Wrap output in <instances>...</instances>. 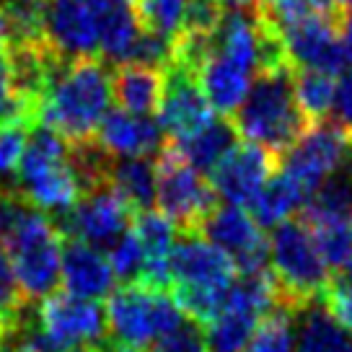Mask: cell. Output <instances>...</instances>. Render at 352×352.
<instances>
[{
  "label": "cell",
  "mask_w": 352,
  "mask_h": 352,
  "mask_svg": "<svg viewBox=\"0 0 352 352\" xmlns=\"http://www.w3.org/2000/svg\"><path fill=\"white\" fill-rule=\"evenodd\" d=\"M321 300L342 327L352 329V262L331 272L329 283L321 293Z\"/></svg>",
  "instance_id": "4dcf8cb0"
},
{
  "label": "cell",
  "mask_w": 352,
  "mask_h": 352,
  "mask_svg": "<svg viewBox=\"0 0 352 352\" xmlns=\"http://www.w3.org/2000/svg\"><path fill=\"white\" fill-rule=\"evenodd\" d=\"M220 3L228 8H256L259 6V0H220Z\"/></svg>",
  "instance_id": "74e56055"
},
{
  "label": "cell",
  "mask_w": 352,
  "mask_h": 352,
  "mask_svg": "<svg viewBox=\"0 0 352 352\" xmlns=\"http://www.w3.org/2000/svg\"><path fill=\"white\" fill-rule=\"evenodd\" d=\"M111 101V73L101 57L65 60L55 55L39 122L63 135L67 143L96 138Z\"/></svg>",
  "instance_id": "6da1fadb"
},
{
  "label": "cell",
  "mask_w": 352,
  "mask_h": 352,
  "mask_svg": "<svg viewBox=\"0 0 352 352\" xmlns=\"http://www.w3.org/2000/svg\"><path fill=\"white\" fill-rule=\"evenodd\" d=\"M42 331L65 352H88L107 340V311L99 300L70 296L65 290L44 298L36 311Z\"/></svg>",
  "instance_id": "9c48e42d"
},
{
  "label": "cell",
  "mask_w": 352,
  "mask_h": 352,
  "mask_svg": "<svg viewBox=\"0 0 352 352\" xmlns=\"http://www.w3.org/2000/svg\"><path fill=\"white\" fill-rule=\"evenodd\" d=\"M44 44L65 60L101 57L96 0H44Z\"/></svg>",
  "instance_id": "5bb4252c"
},
{
  "label": "cell",
  "mask_w": 352,
  "mask_h": 352,
  "mask_svg": "<svg viewBox=\"0 0 352 352\" xmlns=\"http://www.w3.org/2000/svg\"><path fill=\"white\" fill-rule=\"evenodd\" d=\"M107 256H109V264H111V270H114V277H117V280L127 283V285L140 280L145 254H143L140 241H138V236L132 233V228L111 246L109 252H107Z\"/></svg>",
  "instance_id": "f546056e"
},
{
  "label": "cell",
  "mask_w": 352,
  "mask_h": 352,
  "mask_svg": "<svg viewBox=\"0 0 352 352\" xmlns=\"http://www.w3.org/2000/svg\"><path fill=\"white\" fill-rule=\"evenodd\" d=\"M308 192L298 182H293L287 174H275L267 187L262 189V195L254 199L252 205V218L259 223V228H277L280 223L293 220L298 210L306 208Z\"/></svg>",
  "instance_id": "7402d4cb"
},
{
  "label": "cell",
  "mask_w": 352,
  "mask_h": 352,
  "mask_svg": "<svg viewBox=\"0 0 352 352\" xmlns=\"http://www.w3.org/2000/svg\"><path fill=\"white\" fill-rule=\"evenodd\" d=\"M296 352H352V329L342 327L321 298L290 308Z\"/></svg>",
  "instance_id": "ac0fdd59"
},
{
  "label": "cell",
  "mask_w": 352,
  "mask_h": 352,
  "mask_svg": "<svg viewBox=\"0 0 352 352\" xmlns=\"http://www.w3.org/2000/svg\"><path fill=\"white\" fill-rule=\"evenodd\" d=\"M205 91L199 86V78L192 67L182 63H171L164 70V96L155 111V120L161 124L164 135L171 138V143L187 140L199 130H205L212 117Z\"/></svg>",
  "instance_id": "4fadbf2b"
},
{
  "label": "cell",
  "mask_w": 352,
  "mask_h": 352,
  "mask_svg": "<svg viewBox=\"0 0 352 352\" xmlns=\"http://www.w3.org/2000/svg\"><path fill=\"white\" fill-rule=\"evenodd\" d=\"M331 117H334V124L342 127L352 138V65L337 76V91H334Z\"/></svg>",
  "instance_id": "d6a6232c"
},
{
  "label": "cell",
  "mask_w": 352,
  "mask_h": 352,
  "mask_svg": "<svg viewBox=\"0 0 352 352\" xmlns=\"http://www.w3.org/2000/svg\"><path fill=\"white\" fill-rule=\"evenodd\" d=\"M135 11L143 29L161 34L166 39H176L184 32L189 0H135Z\"/></svg>",
  "instance_id": "d4e9b609"
},
{
  "label": "cell",
  "mask_w": 352,
  "mask_h": 352,
  "mask_svg": "<svg viewBox=\"0 0 352 352\" xmlns=\"http://www.w3.org/2000/svg\"><path fill=\"white\" fill-rule=\"evenodd\" d=\"M132 218L135 212L109 187H99L83 195L76 202V208L55 223L60 233L70 241H83L94 249L109 252L130 231Z\"/></svg>",
  "instance_id": "7c38bea8"
},
{
  "label": "cell",
  "mask_w": 352,
  "mask_h": 352,
  "mask_svg": "<svg viewBox=\"0 0 352 352\" xmlns=\"http://www.w3.org/2000/svg\"><path fill=\"white\" fill-rule=\"evenodd\" d=\"M96 143L111 158H148L161 153L166 140L158 120L124 109H109L96 130Z\"/></svg>",
  "instance_id": "2e32d148"
},
{
  "label": "cell",
  "mask_w": 352,
  "mask_h": 352,
  "mask_svg": "<svg viewBox=\"0 0 352 352\" xmlns=\"http://www.w3.org/2000/svg\"><path fill=\"white\" fill-rule=\"evenodd\" d=\"M13 189L32 208L52 220L67 215L83 197L76 171L70 166V143L42 122L32 124L26 153L13 179Z\"/></svg>",
  "instance_id": "3957f363"
},
{
  "label": "cell",
  "mask_w": 352,
  "mask_h": 352,
  "mask_svg": "<svg viewBox=\"0 0 352 352\" xmlns=\"http://www.w3.org/2000/svg\"><path fill=\"white\" fill-rule=\"evenodd\" d=\"M303 220L308 226L319 223H352V166L340 174L329 176L314 189L303 208Z\"/></svg>",
  "instance_id": "603a6c76"
},
{
  "label": "cell",
  "mask_w": 352,
  "mask_h": 352,
  "mask_svg": "<svg viewBox=\"0 0 352 352\" xmlns=\"http://www.w3.org/2000/svg\"><path fill=\"white\" fill-rule=\"evenodd\" d=\"M107 187L132 212H145L155 202V164L148 158H111Z\"/></svg>",
  "instance_id": "ffe728a7"
},
{
  "label": "cell",
  "mask_w": 352,
  "mask_h": 352,
  "mask_svg": "<svg viewBox=\"0 0 352 352\" xmlns=\"http://www.w3.org/2000/svg\"><path fill=\"white\" fill-rule=\"evenodd\" d=\"M23 208H26V202L19 197V192L0 184V239H8V233L13 231Z\"/></svg>",
  "instance_id": "836d02e7"
},
{
  "label": "cell",
  "mask_w": 352,
  "mask_h": 352,
  "mask_svg": "<svg viewBox=\"0 0 352 352\" xmlns=\"http://www.w3.org/2000/svg\"><path fill=\"white\" fill-rule=\"evenodd\" d=\"M0 114L3 120L16 117V101H13V86H11V60L8 50L0 42Z\"/></svg>",
  "instance_id": "e575fe53"
},
{
  "label": "cell",
  "mask_w": 352,
  "mask_h": 352,
  "mask_svg": "<svg viewBox=\"0 0 352 352\" xmlns=\"http://www.w3.org/2000/svg\"><path fill=\"white\" fill-rule=\"evenodd\" d=\"M283 174L298 182L308 195L329 176L352 166V138L334 122H314L280 155Z\"/></svg>",
  "instance_id": "ba28073f"
},
{
  "label": "cell",
  "mask_w": 352,
  "mask_h": 352,
  "mask_svg": "<svg viewBox=\"0 0 352 352\" xmlns=\"http://www.w3.org/2000/svg\"><path fill=\"white\" fill-rule=\"evenodd\" d=\"M153 347L155 352H208V342H205L202 324L187 316L174 331H168L166 337L155 342Z\"/></svg>",
  "instance_id": "1f68e13d"
},
{
  "label": "cell",
  "mask_w": 352,
  "mask_h": 352,
  "mask_svg": "<svg viewBox=\"0 0 352 352\" xmlns=\"http://www.w3.org/2000/svg\"><path fill=\"white\" fill-rule=\"evenodd\" d=\"M275 176V155L259 145H236L210 174V184L226 205L252 208L267 182Z\"/></svg>",
  "instance_id": "9a60e30c"
},
{
  "label": "cell",
  "mask_w": 352,
  "mask_h": 352,
  "mask_svg": "<svg viewBox=\"0 0 352 352\" xmlns=\"http://www.w3.org/2000/svg\"><path fill=\"white\" fill-rule=\"evenodd\" d=\"M155 202L176 228L199 233L205 218L218 208V195L174 145L166 143L155 161Z\"/></svg>",
  "instance_id": "52a82bcc"
},
{
  "label": "cell",
  "mask_w": 352,
  "mask_h": 352,
  "mask_svg": "<svg viewBox=\"0 0 352 352\" xmlns=\"http://www.w3.org/2000/svg\"><path fill=\"white\" fill-rule=\"evenodd\" d=\"M111 96L120 109L140 117H151L158 111L164 96V70L143 65H120L111 73Z\"/></svg>",
  "instance_id": "d6986e66"
},
{
  "label": "cell",
  "mask_w": 352,
  "mask_h": 352,
  "mask_svg": "<svg viewBox=\"0 0 352 352\" xmlns=\"http://www.w3.org/2000/svg\"><path fill=\"white\" fill-rule=\"evenodd\" d=\"M340 34L342 39H344V44H347V50L352 52V11L344 16V21L340 23Z\"/></svg>",
  "instance_id": "8d00e7d4"
},
{
  "label": "cell",
  "mask_w": 352,
  "mask_h": 352,
  "mask_svg": "<svg viewBox=\"0 0 352 352\" xmlns=\"http://www.w3.org/2000/svg\"><path fill=\"white\" fill-rule=\"evenodd\" d=\"M199 233L231 256L239 275L270 272V243L264 239L259 223L243 208L218 205L199 226Z\"/></svg>",
  "instance_id": "30bf717a"
},
{
  "label": "cell",
  "mask_w": 352,
  "mask_h": 352,
  "mask_svg": "<svg viewBox=\"0 0 352 352\" xmlns=\"http://www.w3.org/2000/svg\"><path fill=\"white\" fill-rule=\"evenodd\" d=\"M32 124L21 120H3L0 124V179H16V171L21 166V158L26 153Z\"/></svg>",
  "instance_id": "f1b7e54d"
},
{
  "label": "cell",
  "mask_w": 352,
  "mask_h": 352,
  "mask_svg": "<svg viewBox=\"0 0 352 352\" xmlns=\"http://www.w3.org/2000/svg\"><path fill=\"white\" fill-rule=\"evenodd\" d=\"M171 145L192 168H197L199 174L205 176L212 174L220 166V161L239 145V132H236V124L231 120H212L197 135Z\"/></svg>",
  "instance_id": "44dd1931"
},
{
  "label": "cell",
  "mask_w": 352,
  "mask_h": 352,
  "mask_svg": "<svg viewBox=\"0 0 352 352\" xmlns=\"http://www.w3.org/2000/svg\"><path fill=\"white\" fill-rule=\"evenodd\" d=\"M114 270L109 256L83 241L65 239L63 249V287L65 293L88 300H101L114 293Z\"/></svg>",
  "instance_id": "e0dca14e"
},
{
  "label": "cell",
  "mask_w": 352,
  "mask_h": 352,
  "mask_svg": "<svg viewBox=\"0 0 352 352\" xmlns=\"http://www.w3.org/2000/svg\"><path fill=\"white\" fill-rule=\"evenodd\" d=\"M0 124H3V122H0Z\"/></svg>",
  "instance_id": "ab89813d"
},
{
  "label": "cell",
  "mask_w": 352,
  "mask_h": 352,
  "mask_svg": "<svg viewBox=\"0 0 352 352\" xmlns=\"http://www.w3.org/2000/svg\"><path fill=\"white\" fill-rule=\"evenodd\" d=\"M88 352H145V350H132V347H124V344L114 342L111 337H107V340L99 342L96 347H91Z\"/></svg>",
  "instance_id": "d590c367"
},
{
  "label": "cell",
  "mask_w": 352,
  "mask_h": 352,
  "mask_svg": "<svg viewBox=\"0 0 352 352\" xmlns=\"http://www.w3.org/2000/svg\"><path fill=\"white\" fill-rule=\"evenodd\" d=\"M311 231L329 272H337L352 262V223H319L311 226Z\"/></svg>",
  "instance_id": "4316f807"
},
{
  "label": "cell",
  "mask_w": 352,
  "mask_h": 352,
  "mask_svg": "<svg viewBox=\"0 0 352 352\" xmlns=\"http://www.w3.org/2000/svg\"><path fill=\"white\" fill-rule=\"evenodd\" d=\"M293 83H296V99L303 117L311 124L327 120L334 104L337 78L319 70H293Z\"/></svg>",
  "instance_id": "cb8c5ba5"
},
{
  "label": "cell",
  "mask_w": 352,
  "mask_h": 352,
  "mask_svg": "<svg viewBox=\"0 0 352 352\" xmlns=\"http://www.w3.org/2000/svg\"><path fill=\"white\" fill-rule=\"evenodd\" d=\"M104 311L109 337L132 350L151 347L187 319L168 290H153L140 283L114 290Z\"/></svg>",
  "instance_id": "8992f818"
},
{
  "label": "cell",
  "mask_w": 352,
  "mask_h": 352,
  "mask_svg": "<svg viewBox=\"0 0 352 352\" xmlns=\"http://www.w3.org/2000/svg\"><path fill=\"white\" fill-rule=\"evenodd\" d=\"M293 70H319L340 76L352 65V52L340 34L337 13H319L280 34Z\"/></svg>",
  "instance_id": "8fae6325"
},
{
  "label": "cell",
  "mask_w": 352,
  "mask_h": 352,
  "mask_svg": "<svg viewBox=\"0 0 352 352\" xmlns=\"http://www.w3.org/2000/svg\"><path fill=\"white\" fill-rule=\"evenodd\" d=\"M331 3H334L337 11H347V13L352 11V0H331Z\"/></svg>",
  "instance_id": "f35d334b"
},
{
  "label": "cell",
  "mask_w": 352,
  "mask_h": 352,
  "mask_svg": "<svg viewBox=\"0 0 352 352\" xmlns=\"http://www.w3.org/2000/svg\"><path fill=\"white\" fill-rule=\"evenodd\" d=\"M23 296L6 246H0V337L11 329L23 314Z\"/></svg>",
  "instance_id": "83f0119b"
},
{
  "label": "cell",
  "mask_w": 352,
  "mask_h": 352,
  "mask_svg": "<svg viewBox=\"0 0 352 352\" xmlns=\"http://www.w3.org/2000/svg\"><path fill=\"white\" fill-rule=\"evenodd\" d=\"M0 42H3V39H0Z\"/></svg>",
  "instance_id": "60d3db41"
},
{
  "label": "cell",
  "mask_w": 352,
  "mask_h": 352,
  "mask_svg": "<svg viewBox=\"0 0 352 352\" xmlns=\"http://www.w3.org/2000/svg\"><path fill=\"white\" fill-rule=\"evenodd\" d=\"M65 236L47 212L26 205L6 239V252L26 303H39L63 283Z\"/></svg>",
  "instance_id": "277c9868"
},
{
  "label": "cell",
  "mask_w": 352,
  "mask_h": 352,
  "mask_svg": "<svg viewBox=\"0 0 352 352\" xmlns=\"http://www.w3.org/2000/svg\"><path fill=\"white\" fill-rule=\"evenodd\" d=\"M246 352H296V329L290 308L280 306L275 314H270L256 327Z\"/></svg>",
  "instance_id": "484cf974"
},
{
  "label": "cell",
  "mask_w": 352,
  "mask_h": 352,
  "mask_svg": "<svg viewBox=\"0 0 352 352\" xmlns=\"http://www.w3.org/2000/svg\"><path fill=\"white\" fill-rule=\"evenodd\" d=\"M267 243H270V270L280 285L283 303L293 308L311 298H321L331 272L306 220L280 223L277 228H272Z\"/></svg>",
  "instance_id": "5b68a950"
},
{
  "label": "cell",
  "mask_w": 352,
  "mask_h": 352,
  "mask_svg": "<svg viewBox=\"0 0 352 352\" xmlns=\"http://www.w3.org/2000/svg\"><path fill=\"white\" fill-rule=\"evenodd\" d=\"M233 124L246 143L259 145L275 158L285 153L311 124L298 107L293 67L259 73L233 114Z\"/></svg>",
  "instance_id": "7a4b0ae2"
}]
</instances>
